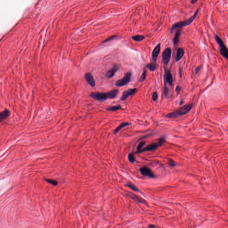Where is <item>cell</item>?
<instances>
[{"label":"cell","instance_id":"ba28073f","mask_svg":"<svg viewBox=\"0 0 228 228\" xmlns=\"http://www.w3.org/2000/svg\"><path fill=\"white\" fill-rule=\"evenodd\" d=\"M171 53H172V50L171 48H166L165 50H164L162 54V57L164 64L167 65L169 63L171 59Z\"/></svg>","mask_w":228,"mask_h":228},{"label":"cell","instance_id":"5bb4252c","mask_svg":"<svg viewBox=\"0 0 228 228\" xmlns=\"http://www.w3.org/2000/svg\"><path fill=\"white\" fill-rule=\"evenodd\" d=\"M10 115V112L7 109H5L4 111L0 113V120L2 121L4 120L7 119Z\"/></svg>","mask_w":228,"mask_h":228},{"label":"cell","instance_id":"4316f807","mask_svg":"<svg viewBox=\"0 0 228 228\" xmlns=\"http://www.w3.org/2000/svg\"><path fill=\"white\" fill-rule=\"evenodd\" d=\"M128 159L129 160L130 162H131V163H134L135 162V159L134 155L132 154H131V153H130V154H129L128 155Z\"/></svg>","mask_w":228,"mask_h":228},{"label":"cell","instance_id":"ac0fdd59","mask_svg":"<svg viewBox=\"0 0 228 228\" xmlns=\"http://www.w3.org/2000/svg\"><path fill=\"white\" fill-rule=\"evenodd\" d=\"M147 68L151 71H153L155 70H156V69L158 68V65L156 64V62H154L150 63L149 64L147 65Z\"/></svg>","mask_w":228,"mask_h":228},{"label":"cell","instance_id":"4fadbf2b","mask_svg":"<svg viewBox=\"0 0 228 228\" xmlns=\"http://www.w3.org/2000/svg\"><path fill=\"white\" fill-rule=\"evenodd\" d=\"M165 78L166 82L168 84L169 86H171L173 84V76L171 74V72L169 70H168L165 72Z\"/></svg>","mask_w":228,"mask_h":228},{"label":"cell","instance_id":"e0dca14e","mask_svg":"<svg viewBox=\"0 0 228 228\" xmlns=\"http://www.w3.org/2000/svg\"><path fill=\"white\" fill-rule=\"evenodd\" d=\"M130 123H127V122H125V123H121L118 127H117L116 129H115V130L114 131V134H117V133L119 132L122 128H123L124 127H127L129 125H130Z\"/></svg>","mask_w":228,"mask_h":228},{"label":"cell","instance_id":"44dd1931","mask_svg":"<svg viewBox=\"0 0 228 228\" xmlns=\"http://www.w3.org/2000/svg\"><path fill=\"white\" fill-rule=\"evenodd\" d=\"M121 109V106L117 105V106H114L109 107L107 108V110H109V111H115L120 110Z\"/></svg>","mask_w":228,"mask_h":228},{"label":"cell","instance_id":"836d02e7","mask_svg":"<svg viewBox=\"0 0 228 228\" xmlns=\"http://www.w3.org/2000/svg\"><path fill=\"white\" fill-rule=\"evenodd\" d=\"M198 1V0H191V3L192 4H194Z\"/></svg>","mask_w":228,"mask_h":228},{"label":"cell","instance_id":"8fae6325","mask_svg":"<svg viewBox=\"0 0 228 228\" xmlns=\"http://www.w3.org/2000/svg\"><path fill=\"white\" fill-rule=\"evenodd\" d=\"M119 69V66L117 64L114 65L112 67V68L109 70L107 72V73L106 74V77L108 79H110L111 78L113 77L114 76V75L116 74V71L118 70Z\"/></svg>","mask_w":228,"mask_h":228},{"label":"cell","instance_id":"d4e9b609","mask_svg":"<svg viewBox=\"0 0 228 228\" xmlns=\"http://www.w3.org/2000/svg\"><path fill=\"white\" fill-rule=\"evenodd\" d=\"M45 180L46 181L47 183H49L50 184H51L53 185L56 186L58 184V182L56 180H52V179H46Z\"/></svg>","mask_w":228,"mask_h":228},{"label":"cell","instance_id":"d6a6232c","mask_svg":"<svg viewBox=\"0 0 228 228\" xmlns=\"http://www.w3.org/2000/svg\"><path fill=\"white\" fill-rule=\"evenodd\" d=\"M168 89L167 88V87H165V94L166 96H167V94H168Z\"/></svg>","mask_w":228,"mask_h":228},{"label":"cell","instance_id":"1f68e13d","mask_svg":"<svg viewBox=\"0 0 228 228\" xmlns=\"http://www.w3.org/2000/svg\"><path fill=\"white\" fill-rule=\"evenodd\" d=\"M201 66H198V67H197L196 68V70H195V71H196V74H197V73L199 72V71L201 70Z\"/></svg>","mask_w":228,"mask_h":228},{"label":"cell","instance_id":"2e32d148","mask_svg":"<svg viewBox=\"0 0 228 228\" xmlns=\"http://www.w3.org/2000/svg\"><path fill=\"white\" fill-rule=\"evenodd\" d=\"M181 33V29H179L178 30H177V32H176L175 36L173 39V43L174 45H176L178 44L179 41Z\"/></svg>","mask_w":228,"mask_h":228},{"label":"cell","instance_id":"5b68a950","mask_svg":"<svg viewBox=\"0 0 228 228\" xmlns=\"http://www.w3.org/2000/svg\"><path fill=\"white\" fill-rule=\"evenodd\" d=\"M90 97L95 100L99 101H104L107 99H110L109 93L103 92H92L90 94Z\"/></svg>","mask_w":228,"mask_h":228},{"label":"cell","instance_id":"603a6c76","mask_svg":"<svg viewBox=\"0 0 228 228\" xmlns=\"http://www.w3.org/2000/svg\"><path fill=\"white\" fill-rule=\"evenodd\" d=\"M126 186H127L128 188H130L133 191H134L137 192H140L139 190L138 189V188L135 186V185L133 184H131V183H128V184H127L126 185Z\"/></svg>","mask_w":228,"mask_h":228},{"label":"cell","instance_id":"6da1fadb","mask_svg":"<svg viewBox=\"0 0 228 228\" xmlns=\"http://www.w3.org/2000/svg\"><path fill=\"white\" fill-rule=\"evenodd\" d=\"M193 107V103H190L184 106L180 107L177 110L168 113L166 115V117L168 118H178L180 116H184L185 114H187L191 110Z\"/></svg>","mask_w":228,"mask_h":228},{"label":"cell","instance_id":"7a4b0ae2","mask_svg":"<svg viewBox=\"0 0 228 228\" xmlns=\"http://www.w3.org/2000/svg\"><path fill=\"white\" fill-rule=\"evenodd\" d=\"M199 9H197V10L195 12L194 14H193V16L192 17H191L189 19H188L187 20L185 21L184 22H177L175 24H174L172 27L171 28V31H173V30H174L176 29H180L181 28L185 26H188L190 24H191L192 22H193V21L195 20V18H196L197 16L198 15V13L199 12Z\"/></svg>","mask_w":228,"mask_h":228},{"label":"cell","instance_id":"83f0119b","mask_svg":"<svg viewBox=\"0 0 228 228\" xmlns=\"http://www.w3.org/2000/svg\"><path fill=\"white\" fill-rule=\"evenodd\" d=\"M158 94L157 93V92H154L153 93V96H152V99H153V100L154 101H156V100L158 99Z\"/></svg>","mask_w":228,"mask_h":228},{"label":"cell","instance_id":"8992f818","mask_svg":"<svg viewBox=\"0 0 228 228\" xmlns=\"http://www.w3.org/2000/svg\"><path fill=\"white\" fill-rule=\"evenodd\" d=\"M131 76V73H130V72L127 73L125 74L123 78L117 81L116 83V85L117 87H121L124 86L125 85H127V83H128L130 82Z\"/></svg>","mask_w":228,"mask_h":228},{"label":"cell","instance_id":"7c38bea8","mask_svg":"<svg viewBox=\"0 0 228 228\" xmlns=\"http://www.w3.org/2000/svg\"><path fill=\"white\" fill-rule=\"evenodd\" d=\"M160 44H158L155 47L154 50L152 52V59L153 61L154 62H156L157 60V58L159 54L160 53Z\"/></svg>","mask_w":228,"mask_h":228},{"label":"cell","instance_id":"30bf717a","mask_svg":"<svg viewBox=\"0 0 228 228\" xmlns=\"http://www.w3.org/2000/svg\"><path fill=\"white\" fill-rule=\"evenodd\" d=\"M85 79L86 81L91 87H94L96 85V82L94 79L93 76L92 74L90 72L87 73L85 74Z\"/></svg>","mask_w":228,"mask_h":228},{"label":"cell","instance_id":"9a60e30c","mask_svg":"<svg viewBox=\"0 0 228 228\" xmlns=\"http://www.w3.org/2000/svg\"><path fill=\"white\" fill-rule=\"evenodd\" d=\"M184 50L183 48H179L177 50V55L176 57V61L178 62L183 57L184 55Z\"/></svg>","mask_w":228,"mask_h":228},{"label":"cell","instance_id":"e575fe53","mask_svg":"<svg viewBox=\"0 0 228 228\" xmlns=\"http://www.w3.org/2000/svg\"><path fill=\"white\" fill-rule=\"evenodd\" d=\"M148 227H149V228H154V227H156V226L154 225H149V226H148Z\"/></svg>","mask_w":228,"mask_h":228},{"label":"cell","instance_id":"f546056e","mask_svg":"<svg viewBox=\"0 0 228 228\" xmlns=\"http://www.w3.org/2000/svg\"><path fill=\"white\" fill-rule=\"evenodd\" d=\"M180 90H181V88H180V87H179V86H177L176 87V91L177 92V94H179L180 92Z\"/></svg>","mask_w":228,"mask_h":228},{"label":"cell","instance_id":"cb8c5ba5","mask_svg":"<svg viewBox=\"0 0 228 228\" xmlns=\"http://www.w3.org/2000/svg\"><path fill=\"white\" fill-rule=\"evenodd\" d=\"M146 75H147V71L145 70H144V71L142 74L140 78V80H139L140 82H142L145 80L146 78Z\"/></svg>","mask_w":228,"mask_h":228},{"label":"cell","instance_id":"277c9868","mask_svg":"<svg viewBox=\"0 0 228 228\" xmlns=\"http://www.w3.org/2000/svg\"><path fill=\"white\" fill-rule=\"evenodd\" d=\"M215 39L218 44L219 45L220 49V53L223 57H224L227 59H228V49L222 39L220 37L216 35Z\"/></svg>","mask_w":228,"mask_h":228},{"label":"cell","instance_id":"9c48e42d","mask_svg":"<svg viewBox=\"0 0 228 228\" xmlns=\"http://www.w3.org/2000/svg\"><path fill=\"white\" fill-rule=\"evenodd\" d=\"M136 92L137 89L136 88L128 89L123 92L122 96L120 98V100L122 101H123L130 96H132L133 94L136 93Z\"/></svg>","mask_w":228,"mask_h":228},{"label":"cell","instance_id":"7402d4cb","mask_svg":"<svg viewBox=\"0 0 228 228\" xmlns=\"http://www.w3.org/2000/svg\"><path fill=\"white\" fill-rule=\"evenodd\" d=\"M144 38H145V37H144V36L140 35H136V36H133L132 37L133 40L136 41V42L142 41L144 40Z\"/></svg>","mask_w":228,"mask_h":228},{"label":"cell","instance_id":"f1b7e54d","mask_svg":"<svg viewBox=\"0 0 228 228\" xmlns=\"http://www.w3.org/2000/svg\"><path fill=\"white\" fill-rule=\"evenodd\" d=\"M168 164H169V165L171 166V167H174V166H175L176 165V164H175L174 161L173 160H171V159L169 160Z\"/></svg>","mask_w":228,"mask_h":228},{"label":"cell","instance_id":"484cf974","mask_svg":"<svg viewBox=\"0 0 228 228\" xmlns=\"http://www.w3.org/2000/svg\"><path fill=\"white\" fill-rule=\"evenodd\" d=\"M145 144V142L142 141L141 142L140 144H138V147H137V151L136 152V153H138V152L143 147V146Z\"/></svg>","mask_w":228,"mask_h":228},{"label":"cell","instance_id":"3957f363","mask_svg":"<svg viewBox=\"0 0 228 228\" xmlns=\"http://www.w3.org/2000/svg\"><path fill=\"white\" fill-rule=\"evenodd\" d=\"M165 142V138L164 137H163L162 138H160L158 142L154 143L149 144L143 149H141L138 153H143L147 151H154L157 149L159 146L162 145Z\"/></svg>","mask_w":228,"mask_h":228},{"label":"cell","instance_id":"d6986e66","mask_svg":"<svg viewBox=\"0 0 228 228\" xmlns=\"http://www.w3.org/2000/svg\"><path fill=\"white\" fill-rule=\"evenodd\" d=\"M128 195L130 197H131V198L133 200H134L135 201H137L138 202H144L142 201L141 200L139 197H137L136 195H135V194H133V193H129L128 194Z\"/></svg>","mask_w":228,"mask_h":228},{"label":"cell","instance_id":"52a82bcc","mask_svg":"<svg viewBox=\"0 0 228 228\" xmlns=\"http://www.w3.org/2000/svg\"><path fill=\"white\" fill-rule=\"evenodd\" d=\"M140 171L142 175L145 177H149L151 178H154L156 177L152 170L146 166L140 168Z\"/></svg>","mask_w":228,"mask_h":228},{"label":"cell","instance_id":"4dcf8cb0","mask_svg":"<svg viewBox=\"0 0 228 228\" xmlns=\"http://www.w3.org/2000/svg\"><path fill=\"white\" fill-rule=\"evenodd\" d=\"M116 37V36H112V37H110V38H109V39H107L104 42H108V41H110L111 40H112L113 39H114V38H115V37Z\"/></svg>","mask_w":228,"mask_h":228},{"label":"cell","instance_id":"ffe728a7","mask_svg":"<svg viewBox=\"0 0 228 228\" xmlns=\"http://www.w3.org/2000/svg\"><path fill=\"white\" fill-rule=\"evenodd\" d=\"M110 95V99H112L116 97L118 94V90H113L109 92Z\"/></svg>","mask_w":228,"mask_h":228}]
</instances>
